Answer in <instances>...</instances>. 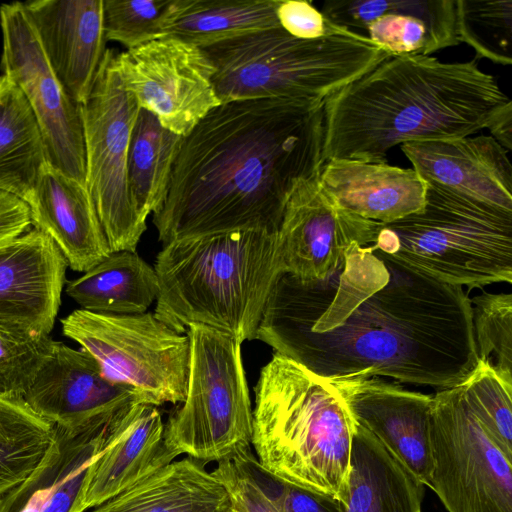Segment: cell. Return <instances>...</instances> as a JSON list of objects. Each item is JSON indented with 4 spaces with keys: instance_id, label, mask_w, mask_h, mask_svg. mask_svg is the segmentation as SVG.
<instances>
[{
    "instance_id": "19",
    "label": "cell",
    "mask_w": 512,
    "mask_h": 512,
    "mask_svg": "<svg viewBox=\"0 0 512 512\" xmlns=\"http://www.w3.org/2000/svg\"><path fill=\"white\" fill-rule=\"evenodd\" d=\"M21 4L63 89L82 104L107 50L103 0H30Z\"/></svg>"
},
{
    "instance_id": "35",
    "label": "cell",
    "mask_w": 512,
    "mask_h": 512,
    "mask_svg": "<svg viewBox=\"0 0 512 512\" xmlns=\"http://www.w3.org/2000/svg\"><path fill=\"white\" fill-rule=\"evenodd\" d=\"M169 0H103L106 41L126 50L161 38L160 23Z\"/></svg>"
},
{
    "instance_id": "38",
    "label": "cell",
    "mask_w": 512,
    "mask_h": 512,
    "mask_svg": "<svg viewBox=\"0 0 512 512\" xmlns=\"http://www.w3.org/2000/svg\"><path fill=\"white\" fill-rule=\"evenodd\" d=\"M212 474L225 486L237 512H280L235 457L217 462Z\"/></svg>"
},
{
    "instance_id": "40",
    "label": "cell",
    "mask_w": 512,
    "mask_h": 512,
    "mask_svg": "<svg viewBox=\"0 0 512 512\" xmlns=\"http://www.w3.org/2000/svg\"><path fill=\"white\" fill-rule=\"evenodd\" d=\"M31 211L19 196L0 189V249L30 230Z\"/></svg>"
},
{
    "instance_id": "25",
    "label": "cell",
    "mask_w": 512,
    "mask_h": 512,
    "mask_svg": "<svg viewBox=\"0 0 512 512\" xmlns=\"http://www.w3.org/2000/svg\"><path fill=\"white\" fill-rule=\"evenodd\" d=\"M354 424L341 512H422L426 486L371 433Z\"/></svg>"
},
{
    "instance_id": "11",
    "label": "cell",
    "mask_w": 512,
    "mask_h": 512,
    "mask_svg": "<svg viewBox=\"0 0 512 512\" xmlns=\"http://www.w3.org/2000/svg\"><path fill=\"white\" fill-rule=\"evenodd\" d=\"M432 489L448 512H512V459L470 408L461 385L432 395Z\"/></svg>"
},
{
    "instance_id": "17",
    "label": "cell",
    "mask_w": 512,
    "mask_h": 512,
    "mask_svg": "<svg viewBox=\"0 0 512 512\" xmlns=\"http://www.w3.org/2000/svg\"><path fill=\"white\" fill-rule=\"evenodd\" d=\"M354 423L371 433L430 488L432 395L379 377L336 381Z\"/></svg>"
},
{
    "instance_id": "32",
    "label": "cell",
    "mask_w": 512,
    "mask_h": 512,
    "mask_svg": "<svg viewBox=\"0 0 512 512\" xmlns=\"http://www.w3.org/2000/svg\"><path fill=\"white\" fill-rule=\"evenodd\" d=\"M456 24L460 41L478 57L512 63V0H456Z\"/></svg>"
},
{
    "instance_id": "10",
    "label": "cell",
    "mask_w": 512,
    "mask_h": 512,
    "mask_svg": "<svg viewBox=\"0 0 512 512\" xmlns=\"http://www.w3.org/2000/svg\"><path fill=\"white\" fill-rule=\"evenodd\" d=\"M116 53L107 48L91 92L80 104L85 186L112 253L136 252L147 228L128 184L129 143L140 107L123 85Z\"/></svg>"
},
{
    "instance_id": "42",
    "label": "cell",
    "mask_w": 512,
    "mask_h": 512,
    "mask_svg": "<svg viewBox=\"0 0 512 512\" xmlns=\"http://www.w3.org/2000/svg\"><path fill=\"white\" fill-rule=\"evenodd\" d=\"M232 512H237V511L233 509V511H232Z\"/></svg>"
},
{
    "instance_id": "39",
    "label": "cell",
    "mask_w": 512,
    "mask_h": 512,
    "mask_svg": "<svg viewBox=\"0 0 512 512\" xmlns=\"http://www.w3.org/2000/svg\"><path fill=\"white\" fill-rule=\"evenodd\" d=\"M276 15L280 27L297 38L317 39L347 30L333 24L306 0H280Z\"/></svg>"
},
{
    "instance_id": "33",
    "label": "cell",
    "mask_w": 512,
    "mask_h": 512,
    "mask_svg": "<svg viewBox=\"0 0 512 512\" xmlns=\"http://www.w3.org/2000/svg\"><path fill=\"white\" fill-rule=\"evenodd\" d=\"M470 303L479 361L512 384V294L483 292Z\"/></svg>"
},
{
    "instance_id": "20",
    "label": "cell",
    "mask_w": 512,
    "mask_h": 512,
    "mask_svg": "<svg viewBox=\"0 0 512 512\" xmlns=\"http://www.w3.org/2000/svg\"><path fill=\"white\" fill-rule=\"evenodd\" d=\"M401 150L427 183L512 211V166L492 136L411 141Z\"/></svg>"
},
{
    "instance_id": "13",
    "label": "cell",
    "mask_w": 512,
    "mask_h": 512,
    "mask_svg": "<svg viewBox=\"0 0 512 512\" xmlns=\"http://www.w3.org/2000/svg\"><path fill=\"white\" fill-rule=\"evenodd\" d=\"M116 66L140 109L182 137L221 104L208 56L202 48L180 39L161 37L117 52Z\"/></svg>"
},
{
    "instance_id": "37",
    "label": "cell",
    "mask_w": 512,
    "mask_h": 512,
    "mask_svg": "<svg viewBox=\"0 0 512 512\" xmlns=\"http://www.w3.org/2000/svg\"><path fill=\"white\" fill-rule=\"evenodd\" d=\"M280 512H341L339 500L288 484L265 471L247 449L234 456Z\"/></svg>"
},
{
    "instance_id": "3",
    "label": "cell",
    "mask_w": 512,
    "mask_h": 512,
    "mask_svg": "<svg viewBox=\"0 0 512 512\" xmlns=\"http://www.w3.org/2000/svg\"><path fill=\"white\" fill-rule=\"evenodd\" d=\"M509 109L476 59L390 56L324 100L322 162H387L398 144L471 136Z\"/></svg>"
},
{
    "instance_id": "8",
    "label": "cell",
    "mask_w": 512,
    "mask_h": 512,
    "mask_svg": "<svg viewBox=\"0 0 512 512\" xmlns=\"http://www.w3.org/2000/svg\"><path fill=\"white\" fill-rule=\"evenodd\" d=\"M190 368L182 405L164 424V444L175 457L203 464L250 449L251 406L241 343L204 326H190Z\"/></svg>"
},
{
    "instance_id": "28",
    "label": "cell",
    "mask_w": 512,
    "mask_h": 512,
    "mask_svg": "<svg viewBox=\"0 0 512 512\" xmlns=\"http://www.w3.org/2000/svg\"><path fill=\"white\" fill-rule=\"evenodd\" d=\"M65 292L80 309L131 315L147 312L157 300L159 283L155 269L136 252L119 251L66 282Z\"/></svg>"
},
{
    "instance_id": "24",
    "label": "cell",
    "mask_w": 512,
    "mask_h": 512,
    "mask_svg": "<svg viewBox=\"0 0 512 512\" xmlns=\"http://www.w3.org/2000/svg\"><path fill=\"white\" fill-rule=\"evenodd\" d=\"M318 181L340 207L380 224L420 212L426 199L427 183L413 168L387 162L330 160Z\"/></svg>"
},
{
    "instance_id": "26",
    "label": "cell",
    "mask_w": 512,
    "mask_h": 512,
    "mask_svg": "<svg viewBox=\"0 0 512 512\" xmlns=\"http://www.w3.org/2000/svg\"><path fill=\"white\" fill-rule=\"evenodd\" d=\"M204 465L173 460L92 512H232L225 486Z\"/></svg>"
},
{
    "instance_id": "9",
    "label": "cell",
    "mask_w": 512,
    "mask_h": 512,
    "mask_svg": "<svg viewBox=\"0 0 512 512\" xmlns=\"http://www.w3.org/2000/svg\"><path fill=\"white\" fill-rule=\"evenodd\" d=\"M63 335L91 355L114 382L148 404L182 403L190 368V339L154 313L116 315L77 309L61 320Z\"/></svg>"
},
{
    "instance_id": "22",
    "label": "cell",
    "mask_w": 512,
    "mask_h": 512,
    "mask_svg": "<svg viewBox=\"0 0 512 512\" xmlns=\"http://www.w3.org/2000/svg\"><path fill=\"white\" fill-rule=\"evenodd\" d=\"M27 203L32 226L47 235L76 272H86L112 252L86 186L49 163Z\"/></svg>"
},
{
    "instance_id": "34",
    "label": "cell",
    "mask_w": 512,
    "mask_h": 512,
    "mask_svg": "<svg viewBox=\"0 0 512 512\" xmlns=\"http://www.w3.org/2000/svg\"><path fill=\"white\" fill-rule=\"evenodd\" d=\"M461 386L470 408L485 430L512 459V384L479 361Z\"/></svg>"
},
{
    "instance_id": "5",
    "label": "cell",
    "mask_w": 512,
    "mask_h": 512,
    "mask_svg": "<svg viewBox=\"0 0 512 512\" xmlns=\"http://www.w3.org/2000/svg\"><path fill=\"white\" fill-rule=\"evenodd\" d=\"M259 465L288 484L340 499L355 424L336 386L274 353L254 388Z\"/></svg>"
},
{
    "instance_id": "31",
    "label": "cell",
    "mask_w": 512,
    "mask_h": 512,
    "mask_svg": "<svg viewBox=\"0 0 512 512\" xmlns=\"http://www.w3.org/2000/svg\"><path fill=\"white\" fill-rule=\"evenodd\" d=\"M55 440V426L22 398L0 396V494L25 480Z\"/></svg>"
},
{
    "instance_id": "7",
    "label": "cell",
    "mask_w": 512,
    "mask_h": 512,
    "mask_svg": "<svg viewBox=\"0 0 512 512\" xmlns=\"http://www.w3.org/2000/svg\"><path fill=\"white\" fill-rule=\"evenodd\" d=\"M370 246L449 284L512 283V211L431 183L423 209L380 224Z\"/></svg>"
},
{
    "instance_id": "6",
    "label": "cell",
    "mask_w": 512,
    "mask_h": 512,
    "mask_svg": "<svg viewBox=\"0 0 512 512\" xmlns=\"http://www.w3.org/2000/svg\"><path fill=\"white\" fill-rule=\"evenodd\" d=\"M214 67L221 104L252 99L325 100L390 57L367 37L346 30L317 39L281 27L202 48Z\"/></svg>"
},
{
    "instance_id": "4",
    "label": "cell",
    "mask_w": 512,
    "mask_h": 512,
    "mask_svg": "<svg viewBox=\"0 0 512 512\" xmlns=\"http://www.w3.org/2000/svg\"><path fill=\"white\" fill-rule=\"evenodd\" d=\"M154 315L178 333L204 326L239 343L255 340L279 277L276 233L236 230L171 242L154 266Z\"/></svg>"
},
{
    "instance_id": "18",
    "label": "cell",
    "mask_w": 512,
    "mask_h": 512,
    "mask_svg": "<svg viewBox=\"0 0 512 512\" xmlns=\"http://www.w3.org/2000/svg\"><path fill=\"white\" fill-rule=\"evenodd\" d=\"M321 12L390 56H430L461 43L456 0H328Z\"/></svg>"
},
{
    "instance_id": "1",
    "label": "cell",
    "mask_w": 512,
    "mask_h": 512,
    "mask_svg": "<svg viewBox=\"0 0 512 512\" xmlns=\"http://www.w3.org/2000/svg\"><path fill=\"white\" fill-rule=\"evenodd\" d=\"M256 339L329 382L387 377L443 390L479 362L463 287L363 245L324 280L280 274Z\"/></svg>"
},
{
    "instance_id": "29",
    "label": "cell",
    "mask_w": 512,
    "mask_h": 512,
    "mask_svg": "<svg viewBox=\"0 0 512 512\" xmlns=\"http://www.w3.org/2000/svg\"><path fill=\"white\" fill-rule=\"evenodd\" d=\"M48 164L36 117L18 87L0 76V189L27 202Z\"/></svg>"
},
{
    "instance_id": "15",
    "label": "cell",
    "mask_w": 512,
    "mask_h": 512,
    "mask_svg": "<svg viewBox=\"0 0 512 512\" xmlns=\"http://www.w3.org/2000/svg\"><path fill=\"white\" fill-rule=\"evenodd\" d=\"M23 400L54 426L70 431L109 419L131 405L147 403L133 388L108 378L86 351L59 341H54Z\"/></svg>"
},
{
    "instance_id": "12",
    "label": "cell",
    "mask_w": 512,
    "mask_h": 512,
    "mask_svg": "<svg viewBox=\"0 0 512 512\" xmlns=\"http://www.w3.org/2000/svg\"><path fill=\"white\" fill-rule=\"evenodd\" d=\"M2 75L26 98L40 127L48 163L85 185L80 105L52 70L21 2L0 6Z\"/></svg>"
},
{
    "instance_id": "16",
    "label": "cell",
    "mask_w": 512,
    "mask_h": 512,
    "mask_svg": "<svg viewBox=\"0 0 512 512\" xmlns=\"http://www.w3.org/2000/svg\"><path fill=\"white\" fill-rule=\"evenodd\" d=\"M67 262L33 228L0 249V330L29 338L50 336L66 284Z\"/></svg>"
},
{
    "instance_id": "36",
    "label": "cell",
    "mask_w": 512,
    "mask_h": 512,
    "mask_svg": "<svg viewBox=\"0 0 512 512\" xmlns=\"http://www.w3.org/2000/svg\"><path fill=\"white\" fill-rule=\"evenodd\" d=\"M53 343L50 336L29 338L0 330V396L23 399Z\"/></svg>"
},
{
    "instance_id": "23",
    "label": "cell",
    "mask_w": 512,
    "mask_h": 512,
    "mask_svg": "<svg viewBox=\"0 0 512 512\" xmlns=\"http://www.w3.org/2000/svg\"><path fill=\"white\" fill-rule=\"evenodd\" d=\"M175 458L165 447L164 423L157 406H130L89 467L83 491L85 510L102 505Z\"/></svg>"
},
{
    "instance_id": "2",
    "label": "cell",
    "mask_w": 512,
    "mask_h": 512,
    "mask_svg": "<svg viewBox=\"0 0 512 512\" xmlns=\"http://www.w3.org/2000/svg\"><path fill=\"white\" fill-rule=\"evenodd\" d=\"M324 100L252 99L212 109L183 137L152 222L163 246L236 231L276 233L322 162Z\"/></svg>"
},
{
    "instance_id": "27",
    "label": "cell",
    "mask_w": 512,
    "mask_h": 512,
    "mask_svg": "<svg viewBox=\"0 0 512 512\" xmlns=\"http://www.w3.org/2000/svg\"><path fill=\"white\" fill-rule=\"evenodd\" d=\"M280 0H169L162 15V37L205 48L252 32L280 27Z\"/></svg>"
},
{
    "instance_id": "21",
    "label": "cell",
    "mask_w": 512,
    "mask_h": 512,
    "mask_svg": "<svg viewBox=\"0 0 512 512\" xmlns=\"http://www.w3.org/2000/svg\"><path fill=\"white\" fill-rule=\"evenodd\" d=\"M127 408L81 430L55 426V443L37 468L0 494V512H84L89 467L107 446Z\"/></svg>"
},
{
    "instance_id": "30",
    "label": "cell",
    "mask_w": 512,
    "mask_h": 512,
    "mask_svg": "<svg viewBox=\"0 0 512 512\" xmlns=\"http://www.w3.org/2000/svg\"><path fill=\"white\" fill-rule=\"evenodd\" d=\"M182 139L152 113L139 110L129 143L128 184L134 207L144 220L164 201Z\"/></svg>"
},
{
    "instance_id": "41",
    "label": "cell",
    "mask_w": 512,
    "mask_h": 512,
    "mask_svg": "<svg viewBox=\"0 0 512 512\" xmlns=\"http://www.w3.org/2000/svg\"><path fill=\"white\" fill-rule=\"evenodd\" d=\"M491 136L507 151L512 148V109L502 113L488 128Z\"/></svg>"
},
{
    "instance_id": "14",
    "label": "cell",
    "mask_w": 512,
    "mask_h": 512,
    "mask_svg": "<svg viewBox=\"0 0 512 512\" xmlns=\"http://www.w3.org/2000/svg\"><path fill=\"white\" fill-rule=\"evenodd\" d=\"M379 226L340 207L322 189L318 175L305 180L289 198L276 232L280 273L324 280L351 247L372 245Z\"/></svg>"
}]
</instances>
